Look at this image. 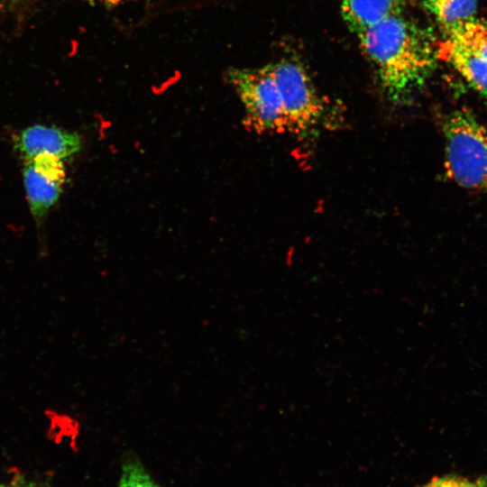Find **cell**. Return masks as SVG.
Segmentation results:
<instances>
[{"label":"cell","mask_w":487,"mask_h":487,"mask_svg":"<svg viewBox=\"0 0 487 487\" xmlns=\"http://www.w3.org/2000/svg\"><path fill=\"white\" fill-rule=\"evenodd\" d=\"M357 37L388 99L406 104L434 66L436 51L427 34L400 14L379 21Z\"/></svg>","instance_id":"obj_1"},{"label":"cell","mask_w":487,"mask_h":487,"mask_svg":"<svg viewBox=\"0 0 487 487\" xmlns=\"http://www.w3.org/2000/svg\"><path fill=\"white\" fill-rule=\"evenodd\" d=\"M445 169L458 186L487 192V129L466 109L444 115Z\"/></svg>","instance_id":"obj_2"},{"label":"cell","mask_w":487,"mask_h":487,"mask_svg":"<svg viewBox=\"0 0 487 487\" xmlns=\"http://www.w3.org/2000/svg\"><path fill=\"white\" fill-rule=\"evenodd\" d=\"M278 86L287 124V132L305 136L325 120L326 104L303 67L280 60L267 65Z\"/></svg>","instance_id":"obj_3"},{"label":"cell","mask_w":487,"mask_h":487,"mask_svg":"<svg viewBox=\"0 0 487 487\" xmlns=\"http://www.w3.org/2000/svg\"><path fill=\"white\" fill-rule=\"evenodd\" d=\"M228 79L245 109V124L262 132H287L281 96L268 66L232 69Z\"/></svg>","instance_id":"obj_4"},{"label":"cell","mask_w":487,"mask_h":487,"mask_svg":"<svg viewBox=\"0 0 487 487\" xmlns=\"http://www.w3.org/2000/svg\"><path fill=\"white\" fill-rule=\"evenodd\" d=\"M22 161L30 213L36 226L40 227L62 194L66 181L65 163L51 155H39Z\"/></svg>","instance_id":"obj_5"},{"label":"cell","mask_w":487,"mask_h":487,"mask_svg":"<svg viewBox=\"0 0 487 487\" xmlns=\"http://www.w3.org/2000/svg\"><path fill=\"white\" fill-rule=\"evenodd\" d=\"M13 146L22 161L39 155H51L65 161L79 152L81 138L75 132L33 124L14 136Z\"/></svg>","instance_id":"obj_6"},{"label":"cell","mask_w":487,"mask_h":487,"mask_svg":"<svg viewBox=\"0 0 487 487\" xmlns=\"http://www.w3.org/2000/svg\"><path fill=\"white\" fill-rule=\"evenodd\" d=\"M406 0H342V15L356 35L379 21L402 14Z\"/></svg>","instance_id":"obj_7"},{"label":"cell","mask_w":487,"mask_h":487,"mask_svg":"<svg viewBox=\"0 0 487 487\" xmlns=\"http://www.w3.org/2000/svg\"><path fill=\"white\" fill-rule=\"evenodd\" d=\"M436 57L452 65L474 89L487 94V60L479 54L446 38L438 45Z\"/></svg>","instance_id":"obj_8"},{"label":"cell","mask_w":487,"mask_h":487,"mask_svg":"<svg viewBox=\"0 0 487 487\" xmlns=\"http://www.w3.org/2000/svg\"><path fill=\"white\" fill-rule=\"evenodd\" d=\"M447 32L448 39L487 60V22L469 19L452 26Z\"/></svg>","instance_id":"obj_9"},{"label":"cell","mask_w":487,"mask_h":487,"mask_svg":"<svg viewBox=\"0 0 487 487\" xmlns=\"http://www.w3.org/2000/svg\"><path fill=\"white\" fill-rule=\"evenodd\" d=\"M425 4L447 30L471 19L477 8V0H426Z\"/></svg>","instance_id":"obj_10"},{"label":"cell","mask_w":487,"mask_h":487,"mask_svg":"<svg viewBox=\"0 0 487 487\" xmlns=\"http://www.w3.org/2000/svg\"><path fill=\"white\" fill-rule=\"evenodd\" d=\"M118 487H161L135 456H128L122 465Z\"/></svg>","instance_id":"obj_11"},{"label":"cell","mask_w":487,"mask_h":487,"mask_svg":"<svg viewBox=\"0 0 487 487\" xmlns=\"http://www.w3.org/2000/svg\"><path fill=\"white\" fill-rule=\"evenodd\" d=\"M423 487H487V481L482 478L445 475L433 478Z\"/></svg>","instance_id":"obj_12"},{"label":"cell","mask_w":487,"mask_h":487,"mask_svg":"<svg viewBox=\"0 0 487 487\" xmlns=\"http://www.w3.org/2000/svg\"><path fill=\"white\" fill-rule=\"evenodd\" d=\"M0 487H44L42 484L37 483L32 480H29L24 476L13 477L8 482H0Z\"/></svg>","instance_id":"obj_13"},{"label":"cell","mask_w":487,"mask_h":487,"mask_svg":"<svg viewBox=\"0 0 487 487\" xmlns=\"http://www.w3.org/2000/svg\"><path fill=\"white\" fill-rule=\"evenodd\" d=\"M84 1L90 2V3H99V4H104V5H116L122 2L123 0H84Z\"/></svg>","instance_id":"obj_14"},{"label":"cell","mask_w":487,"mask_h":487,"mask_svg":"<svg viewBox=\"0 0 487 487\" xmlns=\"http://www.w3.org/2000/svg\"><path fill=\"white\" fill-rule=\"evenodd\" d=\"M423 1L425 2L426 0H423Z\"/></svg>","instance_id":"obj_15"}]
</instances>
